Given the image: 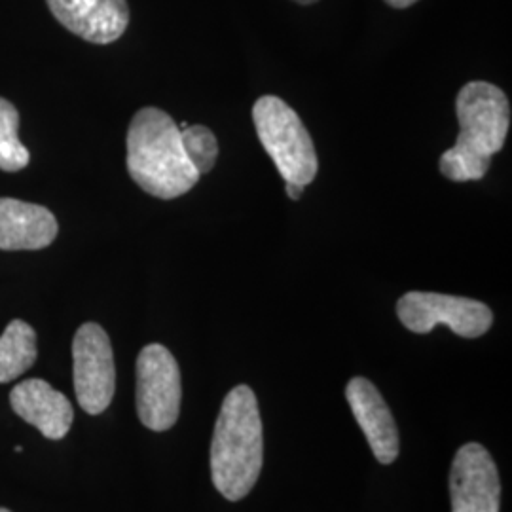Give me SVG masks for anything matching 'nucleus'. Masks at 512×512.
<instances>
[{
    "label": "nucleus",
    "instance_id": "nucleus-1",
    "mask_svg": "<svg viewBox=\"0 0 512 512\" xmlns=\"http://www.w3.org/2000/svg\"><path fill=\"white\" fill-rule=\"evenodd\" d=\"M456 112L458 141L440 156V173L454 183L480 181L494 154L505 147L511 126L509 99L490 82H469L458 93Z\"/></svg>",
    "mask_w": 512,
    "mask_h": 512
},
{
    "label": "nucleus",
    "instance_id": "nucleus-2",
    "mask_svg": "<svg viewBox=\"0 0 512 512\" xmlns=\"http://www.w3.org/2000/svg\"><path fill=\"white\" fill-rule=\"evenodd\" d=\"M264 463L262 418L255 391L234 387L222 401L211 442L213 486L228 501L251 494Z\"/></svg>",
    "mask_w": 512,
    "mask_h": 512
},
{
    "label": "nucleus",
    "instance_id": "nucleus-3",
    "mask_svg": "<svg viewBox=\"0 0 512 512\" xmlns=\"http://www.w3.org/2000/svg\"><path fill=\"white\" fill-rule=\"evenodd\" d=\"M128 171L147 194L175 200L200 181L186 158L181 129L164 110L147 107L131 120L128 129Z\"/></svg>",
    "mask_w": 512,
    "mask_h": 512
},
{
    "label": "nucleus",
    "instance_id": "nucleus-4",
    "mask_svg": "<svg viewBox=\"0 0 512 512\" xmlns=\"http://www.w3.org/2000/svg\"><path fill=\"white\" fill-rule=\"evenodd\" d=\"M253 122L262 147L274 160L285 183L308 186L317 175L319 162L300 116L283 99L264 95L253 107Z\"/></svg>",
    "mask_w": 512,
    "mask_h": 512
},
{
    "label": "nucleus",
    "instance_id": "nucleus-5",
    "mask_svg": "<svg viewBox=\"0 0 512 512\" xmlns=\"http://www.w3.org/2000/svg\"><path fill=\"white\" fill-rule=\"evenodd\" d=\"M181 368L169 349L150 344L137 357V414L150 431L171 429L181 414Z\"/></svg>",
    "mask_w": 512,
    "mask_h": 512
},
{
    "label": "nucleus",
    "instance_id": "nucleus-6",
    "mask_svg": "<svg viewBox=\"0 0 512 512\" xmlns=\"http://www.w3.org/2000/svg\"><path fill=\"white\" fill-rule=\"evenodd\" d=\"M397 315L404 327L416 334L446 325L461 338H480L494 323L492 310L478 300L421 291L404 294L397 302Z\"/></svg>",
    "mask_w": 512,
    "mask_h": 512
},
{
    "label": "nucleus",
    "instance_id": "nucleus-7",
    "mask_svg": "<svg viewBox=\"0 0 512 512\" xmlns=\"http://www.w3.org/2000/svg\"><path fill=\"white\" fill-rule=\"evenodd\" d=\"M74 391L84 412L103 414L116 391V366L109 334L97 323H84L73 340Z\"/></svg>",
    "mask_w": 512,
    "mask_h": 512
},
{
    "label": "nucleus",
    "instance_id": "nucleus-8",
    "mask_svg": "<svg viewBox=\"0 0 512 512\" xmlns=\"http://www.w3.org/2000/svg\"><path fill=\"white\" fill-rule=\"evenodd\" d=\"M450 497L452 512H499V471L482 444L469 442L456 452L450 469Z\"/></svg>",
    "mask_w": 512,
    "mask_h": 512
},
{
    "label": "nucleus",
    "instance_id": "nucleus-9",
    "mask_svg": "<svg viewBox=\"0 0 512 512\" xmlns=\"http://www.w3.org/2000/svg\"><path fill=\"white\" fill-rule=\"evenodd\" d=\"M54 18L76 37L110 44L126 33L128 0H46Z\"/></svg>",
    "mask_w": 512,
    "mask_h": 512
},
{
    "label": "nucleus",
    "instance_id": "nucleus-10",
    "mask_svg": "<svg viewBox=\"0 0 512 512\" xmlns=\"http://www.w3.org/2000/svg\"><path fill=\"white\" fill-rule=\"evenodd\" d=\"M346 399L376 459L382 465H391L399 456L401 440L395 418L378 387L357 376L346 387Z\"/></svg>",
    "mask_w": 512,
    "mask_h": 512
},
{
    "label": "nucleus",
    "instance_id": "nucleus-11",
    "mask_svg": "<svg viewBox=\"0 0 512 512\" xmlns=\"http://www.w3.org/2000/svg\"><path fill=\"white\" fill-rule=\"evenodd\" d=\"M10 404L21 420L37 427L46 439L61 440L73 427V404L44 380L31 378L16 385Z\"/></svg>",
    "mask_w": 512,
    "mask_h": 512
},
{
    "label": "nucleus",
    "instance_id": "nucleus-12",
    "mask_svg": "<svg viewBox=\"0 0 512 512\" xmlns=\"http://www.w3.org/2000/svg\"><path fill=\"white\" fill-rule=\"evenodd\" d=\"M57 236L54 213L37 203L0 198V249L37 251Z\"/></svg>",
    "mask_w": 512,
    "mask_h": 512
},
{
    "label": "nucleus",
    "instance_id": "nucleus-13",
    "mask_svg": "<svg viewBox=\"0 0 512 512\" xmlns=\"http://www.w3.org/2000/svg\"><path fill=\"white\" fill-rule=\"evenodd\" d=\"M37 361V332L21 319H14L0 336V384L25 374Z\"/></svg>",
    "mask_w": 512,
    "mask_h": 512
},
{
    "label": "nucleus",
    "instance_id": "nucleus-14",
    "mask_svg": "<svg viewBox=\"0 0 512 512\" xmlns=\"http://www.w3.org/2000/svg\"><path fill=\"white\" fill-rule=\"evenodd\" d=\"M19 114L16 107L0 97V171L18 173L25 169L31 156L18 137Z\"/></svg>",
    "mask_w": 512,
    "mask_h": 512
},
{
    "label": "nucleus",
    "instance_id": "nucleus-15",
    "mask_svg": "<svg viewBox=\"0 0 512 512\" xmlns=\"http://www.w3.org/2000/svg\"><path fill=\"white\" fill-rule=\"evenodd\" d=\"M181 139L186 158L198 175L209 173L219 158V143L213 131L205 126H186L181 129Z\"/></svg>",
    "mask_w": 512,
    "mask_h": 512
},
{
    "label": "nucleus",
    "instance_id": "nucleus-16",
    "mask_svg": "<svg viewBox=\"0 0 512 512\" xmlns=\"http://www.w3.org/2000/svg\"><path fill=\"white\" fill-rule=\"evenodd\" d=\"M304 188L306 186H302V184L287 183V196L294 200V202H298L302 198V194H304Z\"/></svg>",
    "mask_w": 512,
    "mask_h": 512
},
{
    "label": "nucleus",
    "instance_id": "nucleus-17",
    "mask_svg": "<svg viewBox=\"0 0 512 512\" xmlns=\"http://www.w3.org/2000/svg\"><path fill=\"white\" fill-rule=\"evenodd\" d=\"M418 0H385V4H389L391 8H397V10H404V8H410L414 6Z\"/></svg>",
    "mask_w": 512,
    "mask_h": 512
},
{
    "label": "nucleus",
    "instance_id": "nucleus-18",
    "mask_svg": "<svg viewBox=\"0 0 512 512\" xmlns=\"http://www.w3.org/2000/svg\"><path fill=\"white\" fill-rule=\"evenodd\" d=\"M294 2H298V4H302V6H308V4H313V2H317V0H294Z\"/></svg>",
    "mask_w": 512,
    "mask_h": 512
},
{
    "label": "nucleus",
    "instance_id": "nucleus-19",
    "mask_svg": "<svg viewBox=\"0 0 512 512\" xmlns=\"http://www.w3.org/2000/svg\"><path fill=\"white\" fill-rule=\"evenodd\" d=\"M0 512H10L8 509H0Z\"/></svg>",
    "mask_w": 512,
    "mask_h": 512
}]
</instances>
